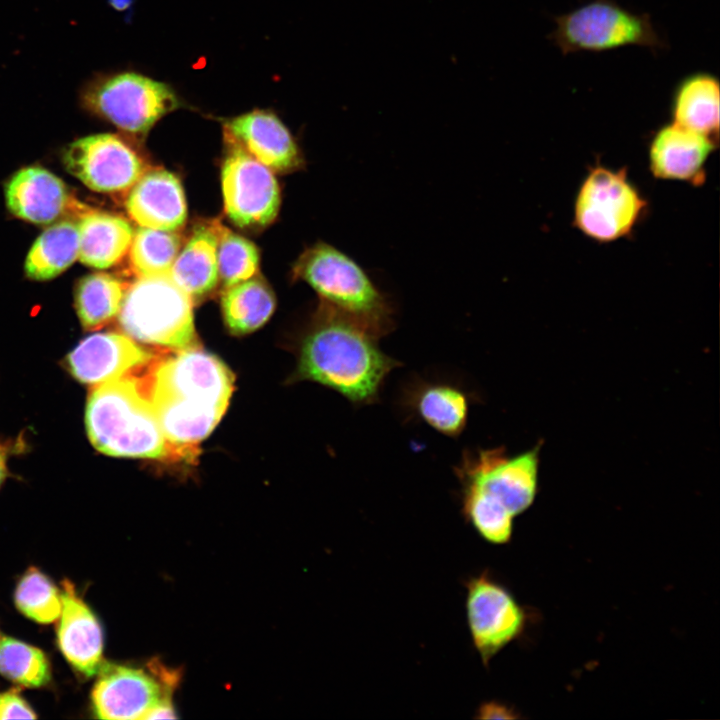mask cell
<instances>
[{"instance_id": "obj_30", "label": "cell", "mask_w": 720, "mask_h": 720, "mask_svg": "<svg viewBox=\"0 0 720 720\" xmlns=\"http://www.w3.org/2000/svg\"><path fill=\"white\" fill-rule=\"evenodd\" d=\"M210 225L217 236L218 273L224 288L252 278L259 266L257 247L220 222L213 221Z\"/></svg>"}, {"instance_id": "obj_21", "label": "cell", "mask_w": 720, "mask_h": 720, "mask_svg": "<svg viewBox=\"0 0 720 720\" xmlns=\"http://www.w3.org/2000/svg\"><path fill=\"white\" fill-rule=\"evenodd\" d=\"M670 112L673 123L718 140V78L708 72L683 77L673 89Z\"/></svg>"}, {"instance_id": "obj_16", "label": "cell", "mask_w": 720, "mask_h": 720, "mask_svg": "<svg viewBox=\"0 0 720 720\" xmlns=\"http://www.w3.org/2000/svg\"><path fill=\"white\" fill-rule=\"evenodd\" d=\"M718 140L673 122L661 126L649 144V169L662 180H678L694 186L706 179L705 165Z\"/></svg>"}, {"instance_id": "obj_18", "label": "cell", "mask_w": 720, "mask_h": 720, "mask_svg": "<svg viewBox=\"0 0 720 720\" xmlns=\"http://www.w3.org/2000/svg\"><path fill=\"white\" fill-rule=\"evenodd\" d=\"M61 587L57 644L74 671L90 678L98 673L104 662L103 630L96 615L78 595L75 585L64 579Z\"/></svg>"}, {"instance_id": "obj_22", "label": "cell", "mask_w": 720, "mask_h": 720, "mask_svg": "<svg viewBox=\"0 0 720 720\" xmlns=\"http://www.w3.org/2000/svg\"><path fill=\"white\" fill-rule=\"evenodd\" d=\"M77 228L79 260L98 269L112 267L122 260L134 235L131 224L125 218L99 211L82 216Z\"/></svg>"}, {"instance_id": "obj_10", "label": "cell", "mask_w": 720, "mask_h": 720, "mask_svg": "<svg viewBox=\"0 0 720 720\" xmlns=\"http://www.w3.org/2000/svg\"><path fill=\"white\" fill-rule=\"evenodd\" d=\"M149 672L103 662L91 691L95 717L110 720L174 719L172 691L179 678L160 664Z\"/></svg>"}, {"instance_id": "obj_9", "label": "cell", "mask_w": 720, "mask_h": 720, "mask_svg": "<svg viewBox=\"0 0 720 720\" xmlns=\"http://www.w3.org/2000/svg\"><path fill=\"white\" fill-rule=\"evenodd\" d=\"M647 207L626 168L615 170L597 164L578 188L573 225L594 241L613 242L633 232Z\"/></svg>"}, {"instance_id": "obj_19", "label": "cell", "mask_w": 720, "mask_h": 720, "mask_svg": "<svg viewBox=\"0 0 720 720\" xmlns=\"http://www.w3.org/2000/svg\"><path fill=\"white\" fill-rule=\"evenodd\" d=\"M125 208L140 227L156 230L175 232L187 219L181 182L164 169L146 170L131 188Z\"/></svg>"}, {"instance_id": "obj_15", "label": "cell", "mask_w": 720, "mask_h": 720, "mask_svg": "<svg viewBox=\"0 0 720 720\" xmlns=\"http://www.w3.org/2000/svg\"><path fill=\"white\" fill-rule=\"evenodd\" d=\"M152 358L126 334L102 332L83 339L68 354L66 364L79 382L96 386L138 370Z\"/></svg>"}, {"instance_id": "obj_2", "label": "cell", "mask_w": 720, "mask_h": 720, "mask_svg": "<svg viewBox=\"0 0 720 720\" xmlns=\"http://www.w3.org/2000/svg\"><path fill=\"white\" fill-rule=\"evenodd\" d=\"M378 340L323 304L302 337L297 376L336 391L355 407L375 404L389 374L401 366Z\"/></svg>"}, {"instance_id": "obj_13", "label": "cell", "mask_w": 720, "mask_h": 720, "mask_svg": "<svg viewBox=\"0 0 720 720\" xmlns=\"http://www.w3.org/2000/svg\"><path fill=\"white\" fill-rule=\"evenodd\" d=\"M66 170L96 192L131 189L146 171L140 155L111 133L85 136L69 144L62 157Z\"/></svg>"}, {"instance_id": "obj_7", "label": "cell", "mask_w": 720, "mask_h": 720, "mask_svg": "<svg viewBox=\"0 0 720 720\" xmlns=\"http://www.w3.org/2000/svg\"><path fill=\"white\" fill-rule=\"evenodd\" d=\"M554 21L548 38L563 55L631 45L653 51L667 47L648 14L633 13L612 0H591Z\"/></svg>"}, {"instance_id": "obj_32", "label": "cell", "mask_w": 720, "mask_h": 720, "mask_svg": "<svg viewBox=\"0 0 720 720\" xmlns=\"http://www.w3.org/2000/svg\"><path fill=\"white\" fill-rule=\"evenodd\" d=\"M520 714L508 704L497 700L482 702L475 711V719H519Z\"/></svg>"}, {"instance_id": "obj_1", "label": "cell", "mask_w": 720, "mask_h": 720, "mask_svg": "<svg viewBox=\"0 0 720 720\" xmlns=\"http://www.w3.org/2000/svg\"><path fill=\"white\" fill-rule=\"evenodd\" d=\"M143 376L170 443L193 454L224 415L233 391L231 371L195 346L155 362Z\"/></svg>"}, {"instance_id": "obj_4", "label": "cell", "mask_w": 720, "mask_h": 720, "mask_svg": "<svg viewBox=\"0 0 720 720\" xmlns=\"http://www.w3.org/2000/svg\"><path fill=\"white\" fill-rule=\"evenodd\" d=\"M85 424L92 445L106 455L148 459L194 456L168 441L145 380L136 370L91 389Z\"/></svg>"}, {"instance_id": "obj_8", "label": "cell", "mask_w": 720, "mask_h": 720, "mask_svg": "<svg viewBox=\"0 0 720 720\" xmlns=\"http://www.w3.org/2000/svg\"><path fill=\"white\" fill-rule=\"evenodd\" d=\"M83 104L119 129L145 135L163 116L182 106L174 89L137 72L106 74L91 80Z\"/></svg>"}, {"instance_id": "obj_26", "label": "cell", "mask_w": 720, "mask_h": 720, "mask_svg": "<svg viewBox=\"0 0 720 720\" xmlns=\"http://www.w3.org/2000/svg\"><path fill=\"white\" fill-rule=\"evenodd\" d=\"M126 289L121 280L106 274L84 276L75 289V307L84 329H99L119 313Z\"/></svg>"}, {"instance_id": "obj_14", "label": "cell", "mask_w": 720, "mask_h": 720, "mask_svg": "<svg viewBox=\"0 0 720 720\" xmlns=\"http://www.w3.org/2000/svg\"><path fill=\"white\" fill-rule=\"evenodd\" d=\"M397 400L406 421L422 423L441 435L458 438L478 398L456 379L417 375L401 386Z\"/></svg>"}, {"instance_id": "obj_5", "label": "cell", "mask_w": 720, "mask_h": 720, "mask_svg": "<svg viewBox=\"0 0 720 720\" xmlns=\"http://www.w3.org/2000/svg\"><path fill=\"white\" fill-rule=\"evenodd\" d=\"M293 275L309 284L323 304L359 323L377 337L395 327V307L367 272L334 246L318 242L297 259Z\"/></svg>"}, {"instance_id": "obj_23", "label": "cell", "mask_w": 720, "mask_h": 720, "mask_svg": "<svg viewBox=\"0 0 720 720\" xmlns=\"http://www.w3.org/2000/svg\"><path fill=\"white\" fill-rule=\"evenodd\" d=\"M173 281L191 298L214 290L219 281L217 236L210 225H198L169 271Z\"/></svg>"}, {"instance_id": "obj_25", "label": "cell", "mask_w": 720, "mask_h": 720, "mask_svg": "<svg viewBox=\"0 0 720 720\" xmlns=\"http://www.w3.org/2000/svg\"><path fill=\"white\" fill-rule=\"evenodd\" d=\"M78 254L77 225L70 221L59 222L36 239L25 260V273L37 281L53 279L70 267Z\"/></svg>"}, {"instance_id": "obj_3", "label": "cell", "mask_w": 720, "mask_h": 720, "mask_svg": "<svg viewBox=\"0 0 720 720\" xmlns=\"http://www.w3.org/2000/svg\"><path fill=\"white\" fill-rule=\"evenodd\" d=\"M539 451L511 456L504 447L467 448L453 467L463 519L487 542L508 543L514 518L533 504Z\"/></svg>"}, {"instance_id": "obj_28", "label": "cell", "mask_w": 720, "mask_h": 720, "mask_svg": "<svg viewBox=\"0 0 720 720\" xmlns=\"http://www.w3.org/2000/svg\"><path fill=\"white\" fill-rule=\"evenodd\" d=\"M0 674L18 686L41 688L51 681V665L38 647L0 635Z\"/></svg>"}, {"instance_id": "obj_12", "label": "cell", "mask_w": 720, "mask_h": 720, "mask_svg": "<svg viewBox=\"0 0 720 720\" xmlns=\"http://www.w3.org/2000/svg\"><path fill=\"white\" fill-rule=\"evenodd\" d=\"M225 140L228 153L221 170L225 213L240 228H263L274 221L279 211L277 180L268 167L237 142Z\"/></svg>"}, {"instance_id": "obj_31", "label": "cell", "mask_w": 720, "mask_h": 720, "mask_svg": "<svg viewBox=\"0 0 720 720\" xmlns=\"http://www.w3.org/2000/svg\"><path fill=\"white\" fill-rule=\"evenodd\" d=\"M36 719L37 715L21 696L19 687L0 692V719Z\"/></svg>"}, {"instance_id": "obj_6", "label": "cell", "mask_w": 720, "mask_h": 720, "mask_svg": "<svg viewBox=\"0 0 720 720\" xmlns=\"http://www.w3.org/2000/svg\"><path fill=\"white\" fill-rule=\"evenodd\" d=\"M117 316L134 341L177 351L195 346L192 298L169 272L138 277L126 289Z\"/></svg>"}, {"instance_id": "obj_24", "label": "cell", "mask_w": 720, "mask_h": 720, "mask_svg": "<svg viewBox=\"0 0 720 720\" xmlns=\"http://www.w3.org/2000/svg\"><path fill=\"white\" fill-rule=\"evenodd\" d=\"M221 307L230 332L244 335L267 322L274 311L275 298L266 282L253 276L225 288Z\"/></svg>"}, {"instance_id": "obj_11", "label": "cell", "mask_w": 720, "mask_h": 720, "mask_svg": "<svg viewBox=\"0 0 720 720\" xmlns=\"http://www.w3.org/2000/svg\"><path fill=\"white\" fill-rule=\"evenodd\" d=\"M464 586L468 630L482 664L487 667L503 648L521 637L527 613L487 570L465 579Z\"/></svg>"}, {"instance_id": "obj_20", "label": "cell", "mask_w": 720, "mask_h": 720, "mask_svg": "<svg viewBox=\"0 0 720 720\" xmlns=\"http://www.w3.org/2000/svg\"><path fill=\"white\" fill-rule=\"evenodd\" d=\"M9 211L35 224H49L65 210L69 194L65 183L43 167L17 171L5 186Z\"/></svg>"}, {"instance_id": "obj_34", "label": "cell", "mask_w": 720, "mask_h": 720, "mask_svg": "<svg viewBox=\"0 0 720 720\" xmlns=\"http://www.w3.org/2000/svg\"><path fill=\"white\" fill-rule=\"evenodd\" d=\"M1 635V634H0Z\"/></svg>"}, {"instance_id": "obj_29", "label": "cell", "mask_w": 720, "mask_h": 720, "mask_svg": "<svg viewBox=\"0 0 720 720\" xmlns=\"http://www.w3.org/2000/svg\"><path fill=\"white\" fill-rule=\"evenodd\" d=\"M16 608L39 624H50L62 610L61 590L36 567H29L20 577L14 591Z\"/></svg>"}, {"instance_id": "obj_27", "label": "cell", "mask_w": 720, "mask_h": 720, "mask_svg": "<svg viewBox=\"0 0 720 720\" xmlns=\"http://www.w3.org/2000/svg\"><path fill=\"white\" fill-rule=\"evenodd\" d=\"M181 246L174 231L139 227L128 250L131 269L138 277L168 273Z\"/></svg>"}, {"instance_id": "obj_17", "label": "cell", "mask_w": 720, "mask_h": 720, "mask_svg": "<svg viewBox=\"0 0 720 720\" xmlns=\"http://www.w3.org/2000/svg\"><path fill=\"white\" fill-rule=\"evenodd\" d=\"M224 133L271 171L286 173L303 166L292 134L271 111L255 109L233 117L225 122Z\"/></svg>"}, {"instance_id": "obj_33", "label": "cell", "mask_w": 720, "mask_h": 720, "mask_svg": "<svg viewBox=\"0 0 720 720\" xmlns=\"http://www.w3.org/2000/svg\"><path fill=\"white\" fill-rule=\"evenodd\" d=\"M6 459H7L6 451L0 445V487L7 476Z\"/></svg>"}]
</instances>
